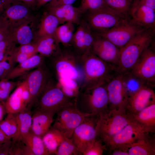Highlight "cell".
<instances>
[{
  "instance_id": "cell-52",
  "label": "cell",
  "mask_w": 155,
  "mask_h": 155,
  "mask_svg": "<svg viewBox=\"0 0 155 155\" xmlns=\"http://www.w3.org/2000/svg\"><path fill=\"white\" fill-rule=\"evenodd\" d=\"M52 0H39L36 5V6L37 8H39L42 6L47 4Z\"/></svg>"
},
{
  "instance_id": "cell-49",
  "label": "cell",
  "mask_w": 155,
  "mask_h": 155,
  "mask_svg": "<svg viewBox=\"0 0 155 155\" xmlns=\"http://www.w3.org/2000/svg\"><path fill=\"white\" fill-rule=\"evenodd\" d=\"M11 140V139L7 136L0 128V146Z\"/></svg>"
},
{
  "instance_id": "cell-42",
  "label": "cell",
  "mask_w": 155,
  "mask_h": 155,
  "mask_svg": "<svg viewBox=\"0 0 155 155\" xmlns=\"http://www.w3.org/2000/svg\"><path fill=\"white\" fill-rule=\"evenodd\" d=\"M14 63L10 60L8 57L0 62V80L5 78L14 67Z\"/></svg>"
},
{
  "instance_id": "cell-23",
  "label": "cell",
  "mask_w": 155,
  "mask_h": 155,
  "mask_svg": "<svg viewBox=\"0 0 155 155\" xmlns=\"http://www.w3.org/2000/svg\"><path fill=\"white\" fill-rule=\"evenodd\" d=\"M145 133L129 147V155H155V138Z\"/></svg>"
},
{
  "instance_id": "cell-18",
  "label": "cell",
  "mask_w": 155,
  "mask_h": 155,
  "mask_svg": "<svg viewBox=\"0 0 155 155\" xmlns=\"http://www.w3.org/2000/svg\"><path fill=\"white\" fill-rule=\"evenodd\" d=\"M95 37L90 26L84 19L75 31L71 42V48L81 56L91 50Z\"/></svg>"
},
{
  "instance_id": "cell-44",
  "label": "cell",
  "mask_w": 155,
  "mask_h": 155,
  "mask_svg": "<svg viewBox=\"0 0 155 155\" xmlns=\"http://www.w3.org/2000/svg\"><path fill=\"white\" fill-rule=\"evenodd\" d=\"M9 36V22L1 16L0 17V42Z\"/></svg>"
},
{
  "instance_id": "cell-7",
  "label": "cell",
  "mask_w": 155,
  "mask_h": 155,
  "mask_svg": "<svg viewBox=\"0 0 155 155\" xmlns=\"http://www.w3.org/2000/svg\"><path fill=\"white\" fill-rule=\"evenodd\" d=\"M85 19L93 34L108 30L115 27L130 15L115 11L108 7L87 12Z\"/></svg>"
},
{
  "instance_id": "cell-35",
  "label": "cell",
  "mask_w": 155,
  "mask_h": 155,
  "mask_svg": "<svg viewBox=\"0 0 155 155\" xmlns=\"http://www.w3.org/2000/svg\"><path fill=\"white\" fill-rule=\"evenodd\" d=\"M0 128L11 139L13 138L18 131V124L15 114L8 113L4 120L0 122Z\"/></svg>"
},
{
  "instance_id": "cell-16",
  "label": "cell",
  "mask_w": 155,
  "mask_h": 155,
  "mask_svg": "<svg viewBox=\"0 0 155 155\" xmlns=\"http://www.w3.org/2000/svg\"><path fill=\"white\" fill-rule=\"evenodd\" d=\"M30 93L24 80L18 83L3 104L6 113L16 114L30 107Z\"/></svg>"
},
{
  "instance_id": "cell-9",
  "label": "cell",
  "mask_w": 155,
  "mask_h": 155,
  "mask_svg": "<svg viewBox=\"0 0 155 155\" xmlns=\"http://www.w3.org/2000/svg\"><path fill=\"white\" fill-rule=\"evenodd\" d=\"M145 29L135 22L130 16L113 28L93 34L108 40L121 49Z\"/></svg>"
},
{
  "instance_id": "cell-32",
  "label": "cell",
  "mask_w": 155,
  "mask_h": 155,
  "mask_svg": "<svg viewBox=\"0 0 155 155\" xmlns=\"http://www.w3.org/2000/svg\"><path fill=\"white\" fill-rule=\"evenodd\" d=\"M82 15L78 7L72 5L61 6L60 20L62 24L69 22L78 25L82 20Z\"/></svg>"
},
{
  "instance_id": "cell-4",
  "label": "cell",
  "mask_w": 155,
  "mask_h": 155,
  "mask_svg": "<svg viewBox=\"0 0 155 155\" xmlns=\"http://www.w3.org/2000/svg\"><path fill=\"white\" fill-rule=\"evenodd\" d=\"M131 122L125 113L109 110L98 117L96 125L97 137L104 143Z\"/></svg>"
},
{
  "instance_id": "cell-6",
  "label": "cell",
  "mask_w": 155,
  "mask_h": 155,
  "mask_svg": "<svg viewBox=\"0 0 155 155\" xmlns=\"http://www.w3.org/2000/svg\"><path fill=\"white\" fill-rule=\"evenodd\" d=\"M106 85L87 90H80L76 104L85 106L89 110V113L93 115L100 116L108 113V101Z\"/></svg>"
},
{
  "instance_id": "cell-40",
  "label": "cell",
  "mask_w": 155,
  "mask_h": 155,
  "mask_svg": "<svg viewBox=\"0 0 155 155\" xmlns=\"http://www.w3.org/2000/svg\"><path fill=\"white\" fill-rule=\"evenodd\" d=\"M107 150L105 145L102 141L97 138L83 153L84 155H102Z\"/></svg>"
},
{
  "instance_id": "cell-39",
  "label": "cell",
  "mask_w": 155,
  "mask_h": 155,
  "mask_svg": "<svg viewBox=\"0 0 155 155\" xmlns=\"http://www.w3.org/2000/svg\"><path fill=\"white\" fill-rule=\"evenodd\" d=\"M9 155H34V154L22 139H18L12 142Z\"/></svg>"
},
{
  "instance_id": "cell-47",
  "label": "cell",
  "mask_w": 155,
  "mask_h": 155,
  "mask_svg": "<svg viewBox=\"0 0 155 155\" xmlns=\"http://www.w3.org/2000/svg\"><path fill=\"white\" fill-rule=\"evenodd\" d=\"M14 1L12 0H0V17L4 11Z\"/></svg>"
},
{
  "instance_id": "cell-53",
  "label": "cell",
  "mask_w": 155,
  "mask_h": 155,
  "mask_svg": "<svg viewBox=\"0 0 155 155\" xmlns=\"http://www.w3.org/2000/svg\"><path fill=\"white\" fill-rule=\"evenodd\" d=\"M2 145L0 146V155H1L2 152Z\"/></svg>"
},
{
  "instance_id": "cell-31",
  "label": "cell",
  "mask_w": 155,
  "mask_h": 155,
  "mask_svg": "<svg viewBox=\"0 0 155 155\" xmlns=\"http://www.w3.org/2000/svg\"><path fill=\"white\" fill-rule=\"evenodd\" d=\"M55 79L58 86L65 94L75 101L80 91V83L76 80L68 78Z\"/></svg>"
},
{
  "instance_id": "cell-55",
  "label": "cell",
  "mask_w": 155,
  "mask_h": 155,
  "mask_svg": "<svg viewBox=\"0 0 155 155\" xmlns=\"http://www.w3.org/2000/svg\"><path fill=\"white\" fill-rule=\"evenodd\" d=\"M36 2L37 4V3L39 2V0H36ZM37 4H36V5H37Z\"/></svg>"
},
{
  "instance_id": "cell-25",
  "label": "cell",
  "mask_w": 155,
  "mask_h": 155,
  "mask_svg": "<svg viewBox=\"0 0 155 155\" xmlns=\"http://www.w3.org/2000/svg\"><path fill=\"white\" fill-rule=\"evenodd\" d=\"M60 24L55 16L45 11L39 21L33 41L42 37L54 35L57 28Z\"/></svg>"
},
{
  "instance_id": "cell-22",
  "label": "cell",
  "mask_w": 155,
  "mask_h": 155,
  "mask_svg": "<svg viewBox=\"0 0 155 155\" xmlns=\"http://www.w3.org/2000/svg\"><path fill=\"white\" fill-rule=\"evenodd\" d=\"M130 16L137 24L145 29H155V10L146 5L132 9Z\"/></svg>"
},
{
  "instance_id": "cell-5",
  "label": "cell",
  "mask_w": 155,
  "mask_h": 155,
  "mask_svg": "<svg viewBox=\"0 0 155 155\" xmlns=\"http://www.w3.org/2000/svg\"><path fill=\"white\" fill-rule=\"evenodd\" d=\"M75 102L65 94L53 78L49 82L36 103L38 108L56 114L73 104Z\"/></svg>"
},
{
  "instance_id": "cell-19",
  "label": "cell",
  "mask_w": 155,
  "mask_h": 155,
  "mask_svg": "<svg viewBox=\"0 0 155 155\" xmlns=\"http://www.w3.org/2000/svg\"><path fill=\"white\" fill-rule=\"evenodd\" d=\"M155 103V93L153 88L144 86L129 97L126 113H136Z\"/></svg>"
},
{
  "instance_id": "cell-46",
  "label": "cell",
  "mask_w": 155,
  "mask_h": 155,
  "mask_svg": "<svg viewBox=\"0 0 155 155\" xmlns=\"http://www.w3.org/2000/svg\"><path fill=\"white\" fill-rule=\"evenodd\" d=\"M77 0H53L46 5L50 6H58L72 5Z\"/></svg>"
},
{
  "instance_id": "cell-45",
  "label": "cell",
  "mask_w": 155,
  "mask_h": 155,
  "mask_svg": "<svg viewBox=\"0 0 155 155\" xmlns=\"http://www.w3.org/2000/svg\"><path fill=\"white\" fill-rule=\"evenodd\" d=\"M143 5L148 6L155 10V0H133L132 9Z\"/></svg>"
},
{
  "instance_id": "cell-1",
  "label": "cell",
  "mask_w": 155,
  "mask_h": 155,
  "mask_svg": "<svg viewBox=\"0 0 155 155\" xmlns=\"http://www.w3.org/2000/svg\"><path fill=\"white\" fill-rule=\"evenodd\" d=\"M83 77L80 90L106 84L118 73L116 67L104 61L91 50L81 56Z\"/></svg>"
},
{
  "instance_id": "cell-15",
  "label": "cell",
  "mask_w": 155,
  "mask_h": 155,
  "mask_svg": "<svg viewBox=\"0 0 155 155\" xmlns=\"http://www.w3.org/2000/svg\"><path fill=\"white\" fill-rule=\"evenodd\" d=\"M109 110L126 113L128 97L125 92L121 74H118L106 85Z\"/></svg>"
},
{
  "instance_id": "cell-33",
  "label": "cell",
  "mask_w": 155,
  "mask_h": 155,
  "mask_svg": "<svg viewBox=\"0 0 155 155\" xmlns=\"http://www.w3.org/2000/svg\"><path fill=\"white\" fill-rule=\"evenodd\" d=\"M64 135L58 130L51 127L42 137L43 142L49 154H55Z\"/></svg>"
},
{
  "instance_id": "cell-28",
  "label": "cell",
  "mask_w": 155,
  "mask_h": 155,
  "mask_svg": "<svg viewBox=\"0 0 155 155\" xmlns=\"http://www.w3.org/2000/svg\"><path fill=\"white\" fill-rule=\"evenodd\" d=\"M26 109L15 114L18 124V131L12 142L22 137L30 131L32 123V115L30 109Z\"/></svg>"
},
{
  "instance_id": "cell-34",
  "label": "cell",
  "mask_w": 155,
  "mask_h": 155,
  "mask_svg": "<svg viewBox=\"0 0 155 155\" xmlns=\"http://www.w3.org/2000/svg\"><path fill=\"white\" fill-rule=\"evenodd\" d=\"M120 74L124 89L128 98L145 86L139 78L130 71Z\"/></svg>"
},
{
  "instance_id": "cell-38",
  "label": "cell",
  "mask_w": 155,
  "mask_h": 155,
  "mask_svg": "<svg viewBox=\"0 0 155 155\" xmlns=\"http://www.w3.org/2000/svg\"><path fill=\"white\" fill-rule=\"evenodd\" d=\"M107 7L105 0H81L78 8L83 15Z\"/></svg>"
},
{
  "instance_id": "cell-54",
  "label": "cell",
  "mask_w": 155,
  "mask_h": 155,
  "mask_svg": "<svg viewBox=\"0 0 155 155\" xmlns=\"http://www.w3.org/2000/svg\"><path fill=\"white\" fill-rule=\"evenodd\" d=\"M14 1H22V0H12Z\"/></svg>"
},
{
  "instance_id": "cell-21",
  "label": "cell",
  "mask_w": 155,
  "mask_h": 155,
  "mask_svg": "<svg viewBox=\"0 0 155 155\" xmlns=\"http://www.w3.org/2000/svg\"><path fill=\"white\" fill-rule=\"evenodd\" d=\"M55 114L38 108L32 115L30 132L42 137L51 127Z\"/></svg>"
},
{
  "instance_id": "cell-14",
  "label": "cell",
  "mask_w": 155,
  "mask_h": 155,
  "mask_svg": "<svg viewBox=\"0 0 155 155\" xmlns=\"http://www.w3.org/2000/svg\"><path fill=\"white\" fill-rule=\"evenodd\" d=\"M145 132L132 121L121 131L109 139L104 144L109 152L119 147L127 150L129 146L141 137Z\"/></svg>"
},
{
  "instance_id": "cell-12",
  "label": "cell",
  "mask_w": 155,
  "mask_h": 155,
  "mask_svg": "<svg viewBox=\"0 0 155 155\" xmlns=\"http://www.w3.org/2000/svg\"><path fill=\"white\" fill-rule=\"evenodd\" d=\"M99 116L87 117L75 129L71 139L82 154L98 137L96 125Z\"/></svg>"
},
{
  "instance_id": "cell-37",
  "label": "cell",
  "mask_w": 155,
  "mask_h": 155,
  "mask_svg": "<svg viewBox=\"0 0 155 155\" xmlns=\"http://www.w3.org/2000/svg\"><path fill=\"white\" fill-rule=\"evenodd\" d=\"M56 155H77L82 154L76 147L71 138L64 135L57 149Z\"/></svg>"
},
{
  "instance_id": "cell-10",
  "label": "cell",
  "mask_w": 155,
  "mask_h": 155,
  "mask_svg": "<svg viewBox=\"0 0 155 155\" xmlns=\"http://www.w3.org/2000/svg\"><path fill=\"white\" fill-rule=\"evenodd\" d=\"M152 44L142 52L130 71L145 86H155V52Z\"/></svg>"
},
{
  "instance_id": "cell-3",
  "label": "cell",
  "mask_w": 155,
  "mask_h": 155,
  "mask_svg": "<svg viewBox=\"0 0 155 155\" xmlns=\"http://www.w3.org/2000/svg\"><path fill=\"white\" fill-rule=\"evenodd\" d=\"M49 60L47 65L55 79L68 78L82 82L83 73L81 56L71 48L62 49L58 54Z\"/></svg>"
},
{
  "instance_id": "cell-11",
  "label": "cell",
  "mask_w": 155,
  "mask_h": 155,
  "mask_svg": "<svg viewBox=\"0 0 155 155\" xmlns=\"http://www.w3.org/2000/svg\"><path fill=\"white\" fill-rule=\"evenodd\" d=\"M53 75L46 62L30 72L25 79L30 95L29 107L36 103Z\"/></svg>"
},
{
  "instance_id": "cell-41",
  "label": "cell",
  "mask_w": 155,
  "mask_h": 155,
  "mask_svg": "<svg viewBox=\"0 0 155 155\" xmlns=\"http://www.w3.org/2000/svg\"><path fill=\"white\" fill-rule=\"evenodd\" d=\"M16 44L10 36L0 42V62L8 57L9 53L16 46Z\"/></svg>"
},
{
  "instance_id": "cell-8",
  "label": "cell",
  "mask_w": 155,
  "mask_h": 155,
  "mask_svg": "<svg viewBox=\"0 0 155 155\" xmlns=\"http://www.w3.org/2000/svg\"><path fill=\"white\" fill-rule=\"evenodd\" d=\"M51 127L65 136L71 138L74 131L88 117L93 115L80 111L76 101L73 104L58 112Z\"/></svg>"
},
{
  "instance_id": "cell-51",
  "label": "cell",
  "mask_w": 155,
  "mask_h": 155,
  "mask_svg": "<svg viewBox=\"0 0 155 155\" xmlns=\"http://www.w3.org/2000/svg\"><path fill=\"white\" fill-rule=\"evenodd\" d=\"M6 113L3 102H0V122L2 120L3 117Z\"/></svg>"
},
{
  "instance_id": "cell-20",
  "label": "cell",
  "mask_w": 155,
  "mask_h": 155,
  "mask_svg": "<svg viewBox=\"0 0 155 155\" xmlns=\"http://www.w3.org/2000/svg\"><path fill=\"white\" fill-rule=\"evenodd\" d=\"M126 114L130 120L145 132L155 133V103L137 113Z\"/></svg>"
},
{
  "instance_id": "cell-29",
  "label": "cell",
  "mask_w": 155,
  "mask_h": 155,
  "mask_svg": "<svg viewBox=\"0 0 155 155\" xmlns=\"http://www.w3.org/2000/svg\"><path fill=\"white\" fill-rule=\"evenodd\" d=\"M75 31L74 24L66 22L57 28L54 36L60 43L65 48H71V42Z\"/></svg>"
},
{
  "instance_id": "cell-36",
  "label": "cell",
  "mask_w": 155,
  "mask_h": 155,
  "mask_svg": "<svg viewBox=\"0 0 155 155\" xmlns=\"http://www.w3.org/2000/svg\"><path fill=\"white\" fill-rule=\"evenodd\" d=\"M107 6L119 13L130 15L133 0H105Z\"/></svg>"
},
{
  "instance_id": "cell-27",
  "label": "cell",
  "mask_w": 155,
  "mask_h": 155,
  "mask_svg": "<svg viewBox=\"0 0 155 155\" xmlns=\"http://www.w3.org/2000/svg\"><path fill=\"white\" fill-rule=\"evenodd\" d=\"M30 8L23 2L15 1L7 8L2 16L9 23L15 22L30 16Z\"/></svg>"
},
{
  "instance_id": "cell-50",
  "label": "cell",
  "mask_w": 155,
  "mask_h": 155,
  "mask_svg": "<svg viewBox=\"0 0 155 155\" xmlns=\"http://www.w3.org/2000/svg\"><path fill=\"white\" fill-rule=\"evenodd\" d=\"M23 2L30 8L36 6V0H22Z\"/></svg>"
},
{
  "instance_id": "cell-2",
  "label": "cell",
  "mask_w": 155,
  "mask_h": 155,
  "mask_svg": "<svg viewBox=\"0 0 155 155\" xmlns=\"http://www.w3.org/2000/svg\"><path fill=\"white\" fill-rule=\"evenodd\" d=\"M155 34V29H145L120 49L116 67L119 73L131 70L143 51L152 42Z\"/></svg>"
},
{
  "instance_id": "cell-13",
  "label": "cell",
  "mask_w": 155,
  "mask_h": 155,
  "mask_svg": "<svg viewBox=\"0 0 155 155\" xmlns=\"http://www.w3.org/2000/svg\"><path fill=\"white\" fill-rule=\"evenodd\" d=\"M38 23L36 17L32 15L17 21L9 23V36L16 44L20 45L32 42L34 40Z\"/></svg>"
},
{
  "instance_id": "cell-30",
  "label": "cell",
  "mask_w": 155,
  "mask_h": 155,
  "mask_svg": "<svg viewBox=\"0 0 155 155\" xmlns=\"http://www.w3.org/2000/svg\"><path fill=\"white\" fill-rule=\"evenodd\" d=\"M21 139L31 150L34 155L50 154L41 137L30 131L23 136Z\"/></svg>"
},
{
  "instance_id": "cell-43",
  "label": "cell",
  "mask_w": 155,
  "mask_h": 155,
  "mask_svg": "<svg viewBox=\"0 0 155 155\" xmlns=\"http://www.w3.org/2000/svg\"><path fill=\"white\" fill-rule=\"evenodd\" d=\"M15 49L17 51L26 54L34 55L37 54L36 46L33 42L20 45L15 47Z\"/></svg>"
},
{
  "instance_id": "cell-17",
  "label": "cell",
  "mask_w": 155,
  "mask_h": 155,
  "mask_svg": "<svg viewBox=\"0 0 155 155\" xmlns=\"http://www.w3.org/2000/svg\"><path fill=\"white\" fill-rule=\"evenodd\" d=\"M94 36L95 39L91 48L92 52L104 61L116 68L120 49L108 40Z\"/></svg>"
},
{
  "instance_id": "cell-48",
  "label": "cell",
  "mask_w": 155,
  "mask_h": 155,
  "mask_svg": "<svg viewBox=\"0 0 155 155\" xmlns=\"http://www.w3.org/2000/svg\"><path fill=\"white\" fill-rule=\"evenodd\" d=\"M108 154L110 155H129L127 150L123 147L114 149L109 152Z\"/></svg>"
},
{
  "instance_id": "cell-24",
  "label": "cell",
  "mask_w": 155,
  "mask_h": 155,
  "mask_svg": "<svg viewBox=\"0 0 155 155\" xmlns=\"http://www.w3.org/2000/svg\"><path fill=\"white\" fill-rule=\"evenodd\" d=\"M33 42L36 45L37 53L45 59L55 56L62 50L60 43L54 35L39 38Z\"/></svg>"
},
{
  "instance_id": "cell-26",
  "label": "cell",
  "mask_w": 155,
  "mask_h": 155,
  "mask_svg": "<svg viewBox=\"0 0 155 155\" xmlns=\"http://www.w3.org/2000/svg\"><path fill=\"white\" fill-rule=\"evenodd\" d=\"M45 59L42 55L36 54L14 67L5 79L13 80L22 76L29 71L42 65L45 62Z\"/></svg>"
}]
</instances>
